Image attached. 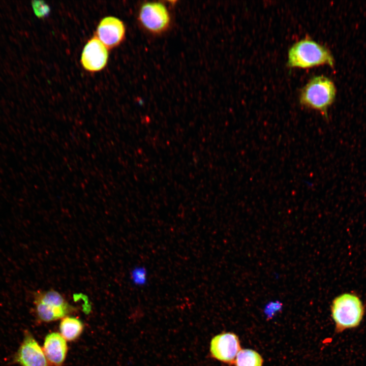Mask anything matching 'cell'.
<instances>
[{"instance_id": "obj_1", "label": "cell", "mask_w": 366, "mask_h": 366, "mask_svg": "<svg viewBox=\"0 0 366 366\" xmlns=\"http://www.w3.org/2000/svg\"><path fill=\"white\" fill-rule=\"evenodd\" d=\"M324 65L333 66L331 53L325 46L311 39L296 42L289 50L287 65L289 67L306 69Z\"/></svg>"}, {"instance_id": "obj_2", "label": "cell", "mask_w": 366, "mask_h": 366, "mask_svg": "<svg viewBox=\"0 0 366 366\" xmlns=\"http://www.w3.org/2000/svg\"><path fill=\"white\" fill-rule=\"evenodd\" d=\"M336 89L327 77L318 76L312 78L302 88L299 95L300 104L320 112L328 118L327 110L335 99Z\"/></svg>"}, {"instance_id": "obj_3", "label": "cell", "mask_w": 366, "mask_h": 366, "mask_svg": "<svg viewBox=\"0 0 366 366\" xmlns=\"http://www.w3.org/2000/svg\"><path fill=\"white\" fill-rule=\"evenodd\" d=\"M332 318L337 333L358 327L364 316V307L355 294L345 293L336 297L331 306Z\"/></svg>"}, {"instance_id": "obj_4", "label": "cell", "mask_w": 366, "mask_h": 366, "mask_svg": "<svg viewBox=\"0 0 366 366\" xmlns=\"http://www.w3.org/2000/svg\"><path fill=\"white\" fill-rule=\"evenodd\" d=\"M33 301L34 312L41 322L63 319L76 310L59 292L52 289L37 291Z\"/></svg>"}, {"instance_id": "obj_5", "label": "cell", "mask_w": 366, "mask_h": 366, "mask_svg": "<svg viewBox=\"0 0 366 366\" xmlns=\"http://www.w3.org/2000/svg\"><path fill=\"white\" fill-rule=\"evenodd\" d=\"M138 19L143 27L155 34L165 32L171 21L167 7L159 2L143 4L139 10Z\"/></svg>"}, {"instance_id": "obj_6", "label": "cell", "mask_w": 366, "mask_h": 366, "mask_svg": "<svg viewBox=\"0 0 366 366\" xmlns=\"http://www.w3.org/2000/svg\"><path fill=\"white\" fill-rule=\"evenodd\" d=\"M14 360L20 366H51L43 348L28 330L24 332L22 342Z\"/></svg>"}, {"instance_id": "obj_7", "label": "cell", "mask_w": 366, "mask_h": 366, "mask_svg": "<svg viewBox=\"0 0 366 366\" xmlns=\"http://www.w3.org/2000/svg\"><path fill=\"white\" fill-rule=\"evenodd\" d=\"M241 350L237 335L232 332H224L214 337L210 345L211 356L222 362L231 364Z\"/></svg>"}, {"instance_id": "obj_8", "label": "cell", "mask_w": 366, "mask_h": 366, "mask_svg": "<svg viewBox=\"0 0 366 366\" xmlns=\"http://www.w3.org/2000/svg\"><path fill=\"white\" fill-rule=\"evenodd\" d=\"M108 59V48L96 37L88 41L82 52L81 62L83 68L89 72L102 70Z\"/></svg>"}, {"instance_id": "obj_9", "label": "cell", "mask_w": 366, "mask_h": 366, "mask_svg": "<svg viewBox=\"0 0 366 366\" xmlns=\"http://www.w3.org/2000/svg\"><path fill=\"white\" fill-rule=\"evenodd\" d=\"M125 33V25L120 20L115 17L108 16L100 21L96 34L97 38L107 48H112L123 41Z\"/></svg>"}, {"instance_id": "obj_10", "label": "cell", "mask_w": 366, "mask_h": 366, "mask_svg": "<svg viewBox=\"0 0 366 366\" xmlns=\"http://www.w3.org/2000/svg\"><path fill=\"white\" fill-rule=\"evenodd\" d=\"M49 362L52 366H62L67 353L66 340L58 332L48 334L42 347Z\"/></svg>"}, {"instance_id": "obj_11", "label": "cell", "mask_w": 366, "mask_h": 366, "mask_svg": "<svg viewBox=\"0 0 366 366\" xmlns=\"http://www.w3.org/2000/svg\"><path fill=\"white\" fill-rule=\"evenodd\" d=\"M83 325L78 319L69 316L62 319L59 325L61 336L68 341H74L82 332Z\"/></svg>"}, {"instance_id": "obj_12", "label": "cell", "mask_w": 366, "mask_h": 366, "mask_svg": "<svg viewBox=\"0 0 366 366\" xmlns=\"http://www.w3.org/2000/svg\"><path fill=\"white\" fill-rule=\"evenodd\" d=\"M263 360L256 351L249 349H241L236 355V366H262Z\"/></svg>"}, {"instance_id": "obj_13", "label": "cell", "mask_w": 366, "mask_h": 366, "mask_svg": "<svg viewBox=\"0 0 366 366\" xmlns=\"http://www.w3.org/2000/svg\"><path fill=\"white\" fill-rule=\"evenodd\" d=\"M32 6L35 14L38 18H44L47 16L50 12L49 6L45 4L44 1H32Z\"/></svg>"}, {"instance_id": "obj_14", "label": "cell", "mask_w": 366, "mask_h": 366, "mask_svg": "<svg viewBox=\"0 0 366 366\" xmlns=\"http://www.w3.org/2000/svg\"><path fill=\"white\" fill-rule=\"evenodd\" d=\"M133 280L137 284L143 285L147 281V272L144 267L137 268L133 272Z\"/></svg>"}]
</instances>
